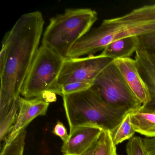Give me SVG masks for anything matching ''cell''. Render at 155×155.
Wrapping results in <instances>:
<instances>
[{"label":"cell","instance_id":"obj_13","mask_svg":"<svg viewBox=\"0 0 155 155\" xmlns=\"http://www.w3.org/2000/svg\"><path fill=\"white\" fill-rule=\"evenodd\" d=\"M139 43V37L121 39L106 46L101 54L113 60L129 58L135 53Z\"/></svg>","mask_w":155,"mask_h":155},{"label":"cell","instance_id":"obj_4","mask_svg":"<svg viewBox=\"0 0 155 155\" xmlns=\"http://www.w3.org/2000/svg\"><path fill=\"white\" fill-rule=\"evenodd\" d=\"M97 19V12L91 9H67L51 19L41 44L66 59L72 47L91 30Z\"/></svg>","mask_w":155,"mask_h":155},{"label":"cell","instance_id":"obj_22","mask_svg":"<svg viewBox=\"0 0 155 155\" xmlns=\"http://www.w3.org/2000/svg\"><path fill=\"white\" fill-rule=\"evenodd\" d=\"M57 94L55 93L51 92H47L43 94L41 97L43 98L44 101L48 103H50V102H54L57 100V97H56Z\"/></svg>","mask_w":155,"mask_h":155},{"label":"cell","instance_id":"obj_23","mask_svg":"<svg viewBox=\"0 0 155 155\" xmlns=\"http://www.w3.org/2000/svg\"><path fill=\"white\" fill-rule=\"evenodd\" d=\"M97 143L93 145L88 150H87L85 153L82 154V155H94V151H95V148H96Z\"/></svg>","mask_w":155,"mask_h":155},{"label":"cell","instance_id":"obj_9","mask_svg":"<svg viewBox=\"0 0 155 155\" xmlns=\"http://www.w3.org/2000/svg\"><path fill=\"white\" fill-rule=\"evenodd\" d=\"M102 129L92 124L78 126L70 130L69 137L61 148L63 155H82L97 143Z\"/></svg>","mask_w":155,"mask_h":155},{"label":"cell","instance_id":"obj_11","mask_svg":"<svg viewBox=\"0 0 155 155\" xmlns=\"http://www.w3.org/2000/svg\"><path fill=\"white\" fill-rule=\"evenodd\" d=\"M135 59L140 76L147 86L151 97L148 106L155 107V61L139 45L135 52Z\"/></svg>","mask_w":155,"mask_h":155},{"label":"cell","instance_id":"obj_1","mask_svg":"<svg viewBox=\"0 0 155 155\" xmlns=\"http://www.w3.org/2000/svg\"><path fill=\"white\" fill-rule=\"evenodd\" d=\"M44 19L40 12L22 15L2 41L0 53V110L20 97L39 48Z\"/></svg>","mask_w":155,"mask_h":155},{"label":"cell","instance_id":"obj_21","mask_svg":"<svg viewBox=\"0 0 155 155\" xmlns=\"http://www.w3.org/2000/svg\"><path fill=\"white\" fill-rule=\"evenodd\" d=\"M143 140L149 155H155V137L152 138L146 137L143 139Z\"/></svg>","mask_w":155,"mask_h":155},{"label":"cell","instance_id":"obj_15","mask_svg":"<svg viewBox=\"0 0 155 155\" xmlns=\"http://www.w3.org/2000/svg\"><path fill=\"white\" fill-rule=\"evenodd\" d=\"M127 112L117 127L110 132L112 140L116 146L133 137L135 130L131 123V112Z\"/></svg>","mask_w":155,"mask_h":155},{"label":"cell","instance_id":"obj_3","mask_svg":"<svg viewBox=\"0 0 155 155\" xmlns=\"http://www.w3.org/2000/svg\"><path fill=\"white\" fill-rule=\"evenodd\" d=\"M62 98L70 130L92 124L111 132L127 113L113 108L91 88L64 95Z\"/></svg>","mask_w":155,"mask_h":155},{"label":"cell","instance_id":"obj_12","mask_svg":"<svg viewBox=\"0 0 155 155\" xmlns=\"http://www.w3.org/2000/svg\"><path fill=\"white\" fill-rule=\"evenodd\" d=\"M131 123L136 132L147 137H155V107L142 105L131 112Z\"/></svg>","mask_w":155,"mask_h":155},{"label":"cell","instance_id":"obj_14","mask_svg":"<svg viewBox=\"0 0 155 155\" xmlns=\"http://www.w3.org/2000/svg\"><path fill=\"white\" fill-rule=\"evenodd\" d=\"M19 111V98L12 102L9 109L0 113V140H6L14 127Z\"/></svg>","mask_w":155,"mask_h":155},{"label":"cell","instance_id":"obj_5","mask_svg":"<svg viewBox=\"0 0 155 155\" xmlns=\"http://www.w3.org/2000/svg\"><path fill=\"white\" fill-rule=\"evenodd\" d=\"M65 59L52 49L41 44L22 87L26 98L41 97L47 92L62 97L58 78Z\"/></svg>","mask_w":155,"mask_h":155},{"label":"cell","instance_id":"obj_7","mask_svg":"<svg viewBox=\"0 0 155 155\" xmlns=\"http://www.w3.org/2000/svg\"><path fill=\"white\" fill-rule=\"evenodd\" d=\"M113 60L101 54L84 58H68L64 61L59 76L58 82L60 89L63 85L74 81L94 82L101 71Z\"/></svg>","mask_w":155,"mask_h":155},{"label":"cell","instance_id":"obj_19","mask_svg":"<svg viewBox=\"0 0 155 155\" xmlns=\"http://www.w3.org/2000/svg\"><path fill=\"white\" fill-rule=\"evenodd\" d=\"M140 44L155 61V32L139 37Z\"/></svg>","mask_w":155,"mask_h":155},{"label":"cell","instance_id":"obj_20","mask_svg":"<svg viewBox=\"0 0 155 155\" xmlns=\"http://www.w3.org/2000/svg\"><path fill=\"white\" fill-rule=\"evenodd\" d=\"M52 132L53 134L59 137L63 142L67 141L69 137V134L68 133L67 128L64 124L60 120L57 121Z\"/></svg>","mask_w":155,"mask_h":155},{"label":"cell","instance_id":"obj_16","mask_svg":"<svg viewBox=\"0 0 155 155\" xmlns=\"http://www.w3.org/2000/svg\"><path fill=\"white\" fill-rule=\"evenodd\" d=\"M93 155H117L110 132L103 130L100 136Z\"/></svg>","mask_w":155,"mask_h":155},{"label":"cell","instance_id":"obj_18","mask_svg":"<svg viewBox=\"0 0 155 155\" xmlns=\"http://www.w3.org/2000/svg\"><path fill=\"white\" fill-rule=\"evenodd\" d=\"M94 82L91 81H77L70 82L61 87L62 97L64 95L81 92L91 88Z\"/></svg>","mask_w":155,"mask_h":155},{"label":"cell","instance_id":"obj_2","mask_svg":"<svg viewBox=\"0 0 155 155\" xmlns=\"http://www.w3.org/2000/svg\"><path fill=\"white\" fill-rule=\"evenodd\" d=\"M154 32L155 4L145 5L123 16L103 20L98 27L90 31L72 47L68 58L93 55L116 41Z\"/></svg>","mask_w":155,"mask_h":155},{"label":"cell","instance_id":"obj_6","mask_svg":"<svg viewBox=\"0 0 155 155\" xmlns=\"http://www.w3.org/2000/svg\"><path fill=\"white\" fill-rule=\"evenodd\" d=\"M91 89L116 109L132 112L142 105L128 86L114 60L96 78Z\"/></svg>","mask_w":155,"mask_h":155},{"label":"cell","instance_id":"obj_10","mask_svg":"<svg viewBox=\"0 0 155 155\" xmlns=\"http://www.w3.org/2000/svg\"><path fill=\"white\" fill-rule=\"evenodd\" d=\"M114 62L135 97L142 105H148L151 101L150 93L140 74L135 59H117Z\"/></svg>","mask_w":155,"mask_h":155},{"label":"cell","instance_id":"obj_17","mask_svg":"<svg viewBox=\"0 0 155 155\" xmlns=\"http://www.w3.org/2000/svg\"><path fill=\"white\" fill-rule=\"evenodd\" d=\"M127 155H149L145 147L143 139L133 137L129 140L126 146Z\"/></svg>","mask_w":155,"mask_h":155},{"label":"cell","instance_id":"obj_8","mask_svg":"<svg viewBox=\"0 0 155 155\" xmlns=\"http://www.w3.org/2000/svg\"><path fill=\"white\" fill-rule=\"evenodd\" d=\"M50 103L41 97L26 98L19 97V111L18 117L12 129L5 140L3 147L9 145L22 130L37 117L47 114Z\"/></svg>","mask_w":155,"mask_h":155}]
</instances>
